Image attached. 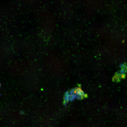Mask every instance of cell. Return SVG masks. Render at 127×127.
<instances>
[{"label": "cell", "instance_id": "1", "mask_svg": "<svg viewBox=\"0 0 127 127\" xmlns=\"http://www.w3.org/2000/svg\"></svg>", "mask_w": 127, "mask_h": 127}]
</instances>
